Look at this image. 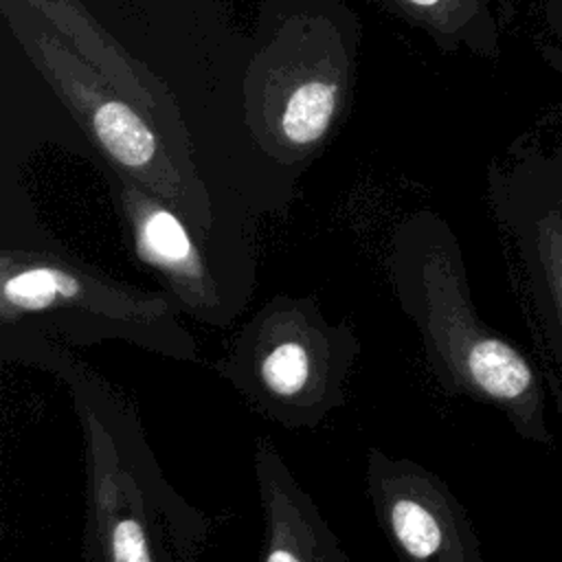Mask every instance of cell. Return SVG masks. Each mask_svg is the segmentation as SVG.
I'll use <instances>...</instances> for the list:
<instances>
[{
  "label": "cell",
  "instance_id": "6da1fadb",
  "mask_svg": "<svg viewBox=\"0 0 562 562\" xmlns=\"http://www.w3.org/2000/svg\"><path fill=\"white\" fill-rule=\"evenodd\" d=\"M2 364L55 375L70 393L83 443L79 562H198L213 520L165 476L134 402L70 345L0 327Z\"/></svg>",
  "mask_w": 562,
  "mask_h": 562
},
{
  "label": "cell",
  "instance_id": "7a4b0ae2",
  "mask_svg": "<svg viewBox=\"0 0 562 562\" xmlns=\"http://www.w3.org/2000/svg\"><path fill=\"white\" fill-rule=\"evenodd\" d=\"M0 327L33 329L70 347L116 340L200 362L198 340L167 292L116 281L44 239H4Z\"/></svg>",
  "mask_w": 562,
  "mask_h": 562
},
{
  "label": "cell",
  "instance_id": "3957f363",
  "mask_svg": "<svg viewBox=\"0 0 562 562\" xmlns=\"http://www.w3.org/2000/svg\"><path fill=\"white\" fill-rule=\"evenodd\" d=\"M389 283L437 384L448 395L501 406L522 428L533 404V371L476 316L454 244L432 228H406L389 255Z\"/></svg>",
  "mask_w": 562,
  "mask_h": 562
},
{
  "label": "cell",
  "instance_id": "277c9868",
  "mask_svg": "<svg viewBox=\"0 0 562 562\" xmlns=\"http://www.w3.org/2000/svg\"><path fill=\"white\" fill-rule=\"evenodd\" d=\"M360 353L353 323L329 321L314 292L272 294L209 367L259 415L285 430H316L347 404Z\"/></svg>",
  "mask_w": 562,
  "mask_h": 562
},
{
  "label": "cell",
  "instance_id": "5b68a950",
  "mask_svg": "<svg viewBox=\"0 0 562 562\" xmlns=\"http://www.w3.org/2000/svg\"><path fill=\"white\" fill-rule=\"evenodd\" d=\"M132 248L171 296L182 316L213 329L233 325L255 292V261L246 244L215 239L182 213L132 198L127 204Z\"/></svg>",
  "mask_w": 562,
  "mask_h": 562
},
{
  "label": "cell",
  "instance_id": "8992f818",
  "mask_svg": "<svg viewBox=\"0 0 562 562\" xmlns=\"http://www.w3.org/2000/svg\"><path fill=\"white\" fill-rule=\"evenodd\" d=\"M364 490L375 522L400 562H481L461 503L426 465L369 448Z\"/></svg>",
  "mask_w": 562,
  "mask_h": 562
},
{
  "label": "cell",
  "instance_id": "52a82bcc",
  "mask_svg": "<svg viewBox=\"0 0 562 562\" xmlns=\"http://www.w3.org/2000/svg\"><path fill=\"white\" fill-rule=\"evenodd\" d=\"M252 472L263 525L259 562H351L312 494L266 435L255 439Z\"/></svg>",
  "mask_w": 562,
  "mask_h": 562
},
{
  "label": "cell",
  "instance_id": "ba28073f",
  "mask_svg": "<svg viewBox=\"0 0 562 562\" xmlns=\"http://www.w3.org/2000/svg\"><path fill=\"white\" fill-rule=\"evenodd\" d=\"M94 132L103 147L125 167L140 169L154 154L156 143L147 125L123 103L108 101L92 116Z\"/></svg>",
  "mask_w": 562,
  "mask_h": 562
},
{
  "label": "cell",
  "instance_id": "9c48e42d",
  "mask_svg": "<svg viewBox=\"0 0 562 562\" xmlns=\"http://www.w3.org/2000/svg\"><path fill=\"white\" fill-rule=\"evenodd\" d=\"M336 110V86L329 81H305L292 90L281 114V132L294 145L318 140Z\"/></svg>",
  "mask_w": 562,
  "mask_h": 562
},
{
  "label": "cell",
  "instance_id": "30bf717a",
  "mask_svg": "<svg viewBox=\"0 0 562 562\" xmlns=\"http://www.w3.org/2000/svg\"><path fill=\"white\" fill-rule=\"evenodd\" d=\"M413 4H422V7H430V4H437L439 0H408Z\"/></svg>",
  "mask_w": 562,
  "mask_h": 562
}]
</instances>
